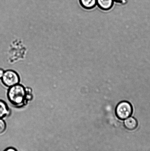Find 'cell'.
I'll return each mask as SVG.
<instances>
[{
    "instance_id": "obj_9",
    "label": "cell",
    "mask_w": 150,
    "mask_h": 151,
    "mask_svg": "<svg viewBox=\"0 0 150 151\" xmlns=\"http://www.w3.org/2000/svg\"><path fill=\"white\" fill-rule=\"evenodd\" d=\"M114 2L117 3L122 4H126L127 0H114Z\"/></svg>"
},
{
    "instance_id": "obj_10",
    "label": "cell",
    "mask_w": 150,
    "mask_h": 151,
    "mask_svg": "<svg viewBox=\"0 0 150 151\" xmlns=\"http://www.w3.org/2000/svg\"><path fill=\"white\" fill-rule=\"evenodd\" d=\"M5 151H17V149L14 148L13 147H9L7 149H5Z\"/></svg>"
},
{
    "instance_id": "obj_7",
    "label": "cell",
    "mask_w": 150,
    "mask_h": 151,
    "mask_svg": "<svg viewBox=\"0 0 150 151\" xmlns=\"http://www.w3.org/2000/svg\"><path fill=\"white\" fill-rule=\"evenodd\" d=\"M10 113V109L7 103L0 99V119H4L8 116Z\"/></svg>"
},
{
    "instance_id": "obj_5",
    "label": "cell",
    "mask_w": 150,
    "mask_h": 151,
    "mask_svg": "<svg viewBox=\"0 0 150 151\" xmlns=\"http://www.w3.org/2000/svg\"><path fill=\"white\" fill-rule=\"evenodd\" d=\"M124 125L126 129L129 131H133L137 128L138 122L136 118L133 117H129L124 121Z\"/></svg>"
},
{
    "instance_id": "obj_1",
    "label": "cell",
    "mask_w": 150,
    "mask_h": 151,
    "mask_svg": "<svg viewBox=\"0 0 150 151\" xmlns=\"http://www.w3.org/2000/svg\"><path fill=\"white\" fill-rule=\"evenodd\" d=\"M26 88L20 83L9 87L7 91L8 100L14 107L21 108L27 104Z\"/></svg>"
},
{
    "instance_id": "obj_2",
    "label": "cell",
    "mask_w": 150,
    "mask_h": 151,
    "mask_svg": "<svg viewBox=\"0 0 150 151\" xmlns=\"http://www.w3.org/2000/svg\"><path fill=\"white\" fill-rule=\"evenodd\" d=\"M115 112L117 118L124 120L132 116L133 112V106L128 101H121L116 106Z\"/></svg>"
},
{
    "instance_id": "obj_8",
    "label": "cell",
    "mask_w": 150,
    "mask_h": 151,
    "mask_svg": "<svg viewBox=\"0 0 150 151\" xmlns=\"http://www.w3.org/2000/svg\"><path fill=\"white\" fill-rule=\"evenodd\" d=\"M7 125L3 119H0V134H2L6 129Z\"/></svg>"
},
{
    "instance_id": "obj_6",
    "label": "cell",
    "mask_w": 150,
    "mask_h": 151,
    "mask_svg": "<svg viewBox=\"0 0 150 151\" xmlns=\"http://www.w3.org/2000/svg\"><path fill=\"white\" fill-rule=\"evenodd\" d=\"M80 5L85 9L90 10L97 6V0H79Z\"/></svg>"
},
{
    "instance_id": "obj_4",
    "label": "cell",
    "mask_w": 150,
    "mask_h": 151,
    "mask_svg": "<svg viewBox=\"0 0 150 151\" xmlns=\"http://www.w3.org/2000/svg\"><path fill=\"white\" fill-rule=\"evenodd\" d=\"M114 0H97V6L101 10L108 11L114 5Z\"/></svg>"
},
{
    "instance_id": "obj_3",
    "label": "cell",
    "mask_w": 150,
    "mask_h": 151,
    "mask_svg": "<svg viewBox=\"0 0 150 151\" xmlns=\"http://www.w3.org/2000/svg\"><path fill=\"white\" fill-rule=\"evenodd\" d=\"M1 79L3 84L9 88L20 83V81L18 74L11 69L5 71Z\"/></svg>"
},
{
    "instance_id": "obj_11",
    "label": "cell",
    "mask_w": 150,
    "mask_h": 151,
    "mask_svg": "<svg viewBox=\"0 0 150 151\" xmlns=\"http://www.w3.org/2000/svg\"><path fill=\"white\" fill-rule=\"evenodd\" d=\"M4 71L3 69L0 68V79H1L4 74Z\"/></svg>"
}]
</instances>
